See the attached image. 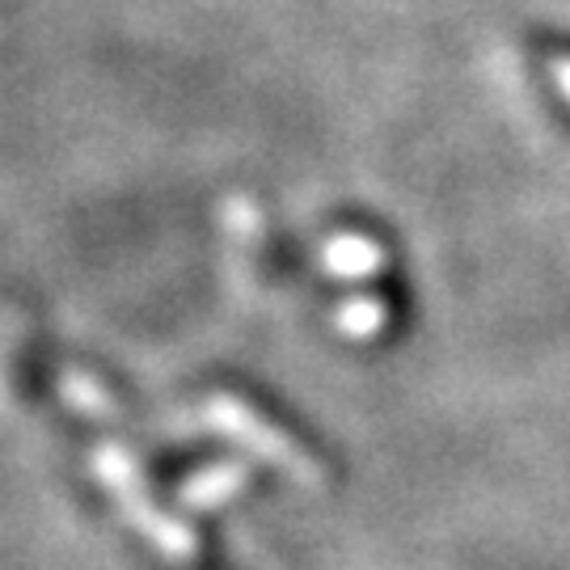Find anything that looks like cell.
<instances>
[{
  "instance_id": "4",
  "label": "cell",
  "mask_w": 570,
  "mask_h": 570,
  "mask_svg": "<svg viewBox=\"0 0 570 570\" xmlns=\"http://www.w3.org/2000/svg\"><path fill=\"white\" fill-rule=\"evenodd\" d=\"M553 85L562 89V98L570 102V56H558V60H553Z\"/></svg>"
},
{
  "instance_id": "1",
  "label": "cell",
  "mask_w": 570,
  "mask_h": 570,
  "mask_svg": "<svg viewBox=\"0 0 570 570\" xmlns=\"http://www.w3.org/2000/svg\"><path fill=\"white\" fill-rule=\"evenodd\" d=\"M204 428H212L216 435H225L233 444L249 449L258 461H266V465L284 469L292 482H301V487H322V465H317L292 435H284L279 428H271L258 410H249L245 402H237V397H216V402H207Z\"/></svg>"
},
{
  "instance_id": "3",
  "label": "cell",
  "mask_w": 570,
  "mask_h": 570,
  "mask_svg": "<svg viewBox=\"0 0 570 570\" xmlns=\"http://www.w3.org/2000/svg\"><path fill=\"white\" fill-rule=\"evenodd\" d=\"M385 322H389V313L376 296H355V301H346L343 313H338V326H343L351 338H372V334L385 330Z\"/></svg>"
},
{
  "instance_id": "2",
  "label": "cell",
  "mask_w": 570,
  "mask_h": 570,
  "mask_svg": "<svg viewBox=\"0 0 570 570\" xmlns=\"http://www.w3.org/2000/svg\"><path fill=\"white\" fill-rule=\"evenodd\" d=\"M326 266L338 279H367V275H376V271L385 266V254H381L376 242L355 237V233H343V237H330Z\"/></svg>"
}]
</instances>
